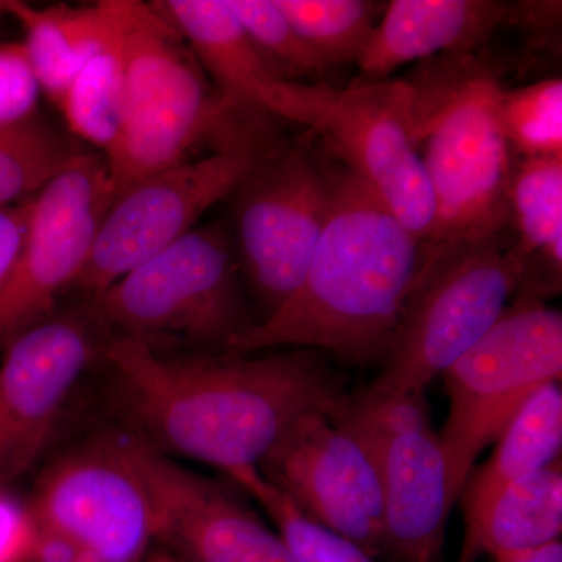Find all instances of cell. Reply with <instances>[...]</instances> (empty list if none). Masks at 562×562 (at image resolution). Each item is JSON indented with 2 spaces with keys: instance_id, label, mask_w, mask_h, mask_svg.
<instances>
[{
  "instance_id": "obj_1",
  "label": "cell",
  "mask_w": 562,
  "mask_h": 562,
  "mask_svg": "<svg viewBox=\"0 0 562 562\" xmlns=\"http://www.w3.org/2000/svg\"><path fill=\"white\" fill-rule=\"evenodd\" d=\"M103 358L128 435L225 473L258 468L295 422L341 416L350 402L341 373L317 350L176 355L110 338Z\"/></svg>"
},
{
  "instance_id": "obj_28",
  "label": "cell",
  "mask_w": 562,
  "mask_h": 562,
  "mask_svg": "<svg viewBox=\"0 0 562 562\" xmlns=\"http://www.w3.org/2000/svg\"><path fill=\"white\" fill-rule=\"evenodd\" d=\"M227 5L255 47L283 79L319 77L328 69L273 0H227Z\"/></svg>"
},
{
  "instance_id": "obj_6",
  "label": "cell",
  "mask_w": 562,
  "mask_h": 562,
  "mask_svg": "<svg viewBox=\"0 0 562 562\" xmlns=\"http://www.w3.org/2000/svg\"><path fill=\"white\" fill-rule=\"evenodd\" d=\"M561 376L560 310L517 291L486 335L441 376L450 408L439 439L457 502L483 450L536 391Z\"/></svg>"
},
{
  "instance_id": "obj_36",
  "label": "cell",
  "mask_w": 562,
  "mask_h": 562,
  "mask_svg": "<svg viewBox=\"0 0 562 562\" xmlns=\"http://www.w3.org/2000/svg\"><path fill=\"white\" fill-rule=\"evenodd\" d=\"M7 16L5 10H3V3L2 0H0V18Z\"/></svg>"
},
{
  "instance_id": "obj_2",
  "label": "cell",
  "mask_w": 562,
  "mask_h": 562,
  "mask_svg": "<svg viewBox=\"0 0 562 562\" xmlns=\"http://www.w3.org/2000/svg\"><path fill=\"white\" fill-rule=\"evenodd\" d=\"M330 209L301 286L227 347L251 355L313 347L368 362L384 357L419 276L424 243L346 166L325 162Z\"/></svg>"
},
{
  "instance_id": "obj_16",
  "label": "cell",
  "mask_w": 562,
  "mask_h": 562,
  "mask_svg": "<svg viewBox=\"0 0 562 562\" xmlns=\"http://www.w3.org/2000/svg\"><path fill=\"white\" fill-rule=\"evenodd\" d=\"M99 351L87 319L70 314L44 317L7 344L0 366L2 483L27 471L43 452L70 392Z\"/></svg>"
},
{
  "instance_id": "obj_33",
  "label": "cell",
  "mask_w": 562,
  "mask_h": 562,
  "mask_svg": "<svg viewBox=\"0 0 562 562\" xmlns=\"http://www.w3.org/2000/svg\"><path fill=\"white\" fill-rule=\"evenodd\" d=\"M495 562H562L561 542L552 543L546 549L536 550V552L520 554V557L503 558Z\"/></svg>"
},
{
  "instance_id": "obj_10",
  "label": "cell",
  "mask_w": 562,
  "mask_h": 562,
  "mask_svg": "<svg viewBox=\"0 0 562 562\" xmlns=\"http://www.w3.org/2000/svg\"><path fill=\"white\" fill-rule=\"evenodd\" d=\"M272 139L183 161L133 184L110 206L74 288L98 295L168 249L217 202L231 198Z\"/></svg>"
},
{
  "instance_id": "obj_31",
  "label": "cell",
  "mask_w": 562,
  "mask_h": 562,
  "mask_svg": "<svg viewBox=\"0 0 562 562\" xmlns=\"http://www.w3.org/2000/svg\"><path fill=\"white\" fill-rule=\"evenodd\" d=\"M33 198L13 205L0 206V292L10 280L24 247L31 224Z\"/></svg>"
},
{
  "instance_id": "obj_14",
  "label": "cell",
  "mask_w": 562,
  "mask_h": 562,
  "mask_svg": "<svg viewBox=\"0 0 562 562\" xmlns=\"http://www.w3.org/2000/svg\"><path fill=\"white\" fill-rule=\"evenodd\" d=\"M110 441L146 490L155 541L180 562H295L280 536L227 487L128 432Z\"/></svg>"
},
{
  "instance_id": "obj_20",
  "label": "cell",
  "mask_w": 562,
  "mask_h": 562,
  "mask_svg": "<svg viewBox=\"0 0 562 562\" xmlns=\"http://www.w3.org/2000/svg\"><path fill=\"white\" fill-rule=\"evenodd\" d=\"M561 460L498 492L483 512L464 524L458 562H476L483 554L520 557L561 542Z\"/></svg>"
},
{
  "instance_id": "obj_12",
  "label": "cell",
  "mask_w": 562,
  "mask_h": 562,
  "mask_svg": "<svg viewBox=\"0 0 562 562\" xmlns=\"http://www.w3.org/2000/svg\"><path fill=\"white\" fill-rule=\"evenodd\" d=\"M114 198L106 160L87 154L33 198L24 247L0 292V347L50 316L58 295L74 288Z\"/></svg>"
},
{
  "instance_id": "obj_4",
  "label": "cell",
  "mask_w": 562,
  "mask_h": 562,
  "mask_svg": "<svg viewBox=\"0 0 562 562\" xmlns=\"http://www.w3.org/2000/svg\"><path fill=\"white\" fill-rule=\"evenodd\" d=\"M528 255L513 231L473 243H424V260L384 355L382 373L355 397L362 402L425 395L486 335L519 291Z\"/></svg>"
},
{
  "instance_id": "obj_19",
  "label": "cell",
  "mask_w": 562,
  "mask_h": 562,
  "mask_svg": "<svg viewBox=\"0 0 562 562\" xmlns=\"http://www.w3.org/2000/svg\"><path fill=\"white\" fill-rule=\"evenodd\" d=\"M128 0H103L92 7L35 9L2 0L7 16L20 21L22 41L40 90L58 106L80 70L120 40Z\"/></svg>"
},
{
  "instance_id": "obj_25",
  "label": "cell",
  "mask_w": 562,
  "mask_h": 562,
  "mask_svg": "<svg viewBox=\"0 0 562 562\" xmlns=\"http://www.w3.org/2000/svg\"><path fill=\"white\" fill-rule=\"evenodd\" d=\"M79 155L35 117L0 125V206L38 194Z\"/></svg>"
},
{
  "instance_id": "obj_17",
  "label": "cell",
  "mask_w": 562,
  "mask_h": 562,
  "mask_svg": "<svg viewBox=\"0 0 562 562\" xmlns=\"http://www.w3.org/2000/svg\"><path fill=\"white\" fill-rule=\"evenodd\" d=\"M149 5L191 44L202 69L235 109L319 131L338 90L283 79L251 43L227 0H161Z\"/></svg>"
},
{
  "instance_id": "obj_22",
  "label": "cell",
  "mask_w": 562,
  "mask_h": 562,
  "mask_svg": "<svg viewBox=\"0 0 562 562\" xmlns=\"http://www.w3.org/2000/svg\"><path fill=\"white\" fill-rule=\"evenodd\" d=\"M509 222L528 255L519 291L543 299L561 290L562 157L517 158L509 187Z\"/></svg>"
},
{
  "instance_id": "obj_34",
  "label": "cell",
  "mask_w": 562,
  "mask_h": 562,
  "mask_svg": "<svg viewBox=\"0 0 562 562\" xmlns=\"http://www.w3.org/2000/svg\"><path fill=\"white\" fill-rule=\"evenodd\" d=\"M146 562H180L173 557L172 553H169L168 550L165 549H155L151 550L149 557H147Z\"/></svg>"
},
{
  "instance_id": "obj_3",
  "label": "cell",
  "mask_w": 562,
  "mask_h": 562,
  "mask_svg": "<svg viewBox=\"0 0 562 562\" xmlns=\"http://www.w3.org/2000/svg\"><path fill=\"white\" fill-rule=\"evenodd\" d=\"M125 120L105 158L116 201L133 184L184 161L202 139L222 149L269 140V117L246 113L211 90L201 63L149 3L127 2L121 33Z\"/></svg>"
},
{
  "instance_id": "obj_35",
  "label": "cell",
  "mask_w": 562,
  "mask_h": 562,
  "mask_svg": "<svg viewBox=\"0 0 562 562\" xmlns=\"http://www.w3.org/2000/svg\"><path fill=\"white\" fill-rule=\"evenodd\" d=\"M2 458H3V430H2V419H0V471H2ZM2 483V480H0Z\"/></svg>"
},
{
  "instance_id": "obj_15",
  "label": "cell",
  "mask_w": 562,
  "mask_h": 562,
  "mask_svg": "<svg viewBox=\"0 0 562 562\" xmlns=\"http://www.w3.org/2000/svg\"><path fill=\"white\" fill-rule=\"evenodd\" d=\"M316 133L416 238L427 241L435 202L413 138L405 81L357 83L336 91Z\"/></svg>"
},
{
  "instance_id": "obj_23",
  "label": "cell",
  "mask_w": 562,
  "mask_h": 562,
  "mask_svg": "<svg viewBox=\"0 0 562 562\" xmlns=\"http://www.w3.org/2000/svg\"><path fill=\"white\" fill-rule=\"evenodd\" d=\"M327 68L360 61L387 3L368 0H273Z\"/></svg>"
},
{
  "instance_id": "obj_13",
  "label": "cell",
  "mask_w": 562,
  "mask_h": 562,
  "mask_svg": "<svg viewBox=\"0 0 562 562\" xmlns=\"http://www.w3.org/2000/svg\"><path fill=\"white\" fill-rule=\"evenodd\" d=\"M27 505L94 562H146L157 542L146 490L110 438L50 464Z\"/></svg>"
},
{
  "instance_id": "obj_30",
  "label": "cell",
  "mask_w": 562,
  "mask_h": 562,
  "mask_svg": "<svg viewBox=\"0 0 562 562\" xmlns=\"http://www.w3.org/2000/svg\"><path fill=\"white\" fill-rule=\"evenodd\" d=\"M35 522L29 505L0 483V562H31Z\"/></svg>"
},
{
  "instance_id": "obj_7",
  "label": "cell",
  "mask_w": 562,
  "mask_h": 562,
  "mask_svg": "<svg viewBox=\"0 0 562 562\" xmlns=\"http://www.w3.org/2000/svg\"><path fill=\"white\" fill-rule=\"evenodd\" d=\"M501 90L494 74L480 77L417 135L435 202L425 243L482 241L512 231L509 187L517 157L495 110Z\"/></svg>"
},
{
  "instance_id": "obj_11",
  "label": "cell",
  "mask_w": 562,
  "mask_h": 562,
  "mask_svg": "<svg viewBox=\"0 0 562 562\" xmlns=\"http://www.w3.org/2000/svg\"><path fill=\"white\" fill-rule=\"evenodd\" d=\"M258 471L313 522L380 558L382 473L372 447L349 424L330 414H306Z\"/></svg>"
},
{
  "instance_id": "obj_32",
  "label": "cell",
  "mask_w": 562,
  "mask_h": 562,
  "mask_svg": "<svg viewBox=\"0 0 562 562\" xmlns=\"http://www.w3.org/2000/svg\"><path fill=\"white\" fill-rule=\"evenodd\" d=\"M31 562H94L77 543L35 524Z\"/></svg>"
},
{
  "instance_id": "obj_9",
  "label": "cell",
  "mask_w": 562,
  "mask_h": 562,
  "mask_svg": "<svg viewBox=\"0 0 562 562\" xmlns=\"http://www.w3.org/2000/svg\"><path fill=\"white\" fill-rule=\"evenodd\" d=\"M339 419L375 452L383 483L380 557L390 562H441L447 520L457 498L439 432L425 395L358 401Z\"/></svg>"
},
{
  "instance_id": "obj_27",
  "label": "cell",
  "mask_w": 562,
  "mask_h": 562,
  "mask_svg": "<svg viewBox=\"0 0 562 562\" xmlns=\"http://www.w3.org/2000/svg\"><path fill=\"white\" fill-rule=\"evenodd\" d=\"M495 110L517 158L562 157L561 79H546L517 90L502 88Z\"/></svg>"
},
{
  "instance_id": "obj_29",
  "label": "cell",
  "mask_w": 562,
  "mask_h": 562,
  "mask_svg": "<svg viewBox=\"0 0 562 562\" xmlns=\"http://www.w3.org/2000/svg\"><path fill=\"white\" fill-rule=\"evenodd\" d=\"M41 90L22 41L0 43V125L35 117Z\"/></svg>"
},
{
  "instance_id": "obj_8",
  "label": "cell",
  "mask_w": 562,
  "mask_h": 562,
  "mask_svg": "<svg viewBox=\"0 0 562 562\" xmlns=\"http://www.w3.org/2000/svg\"><path fill=\"white\" fill-rule=\"evenodd\" d=\"M232 195L239 266L268 317L312 261L330 209L327 171L305 143L273 144Z\"/></svg>"
},
{
  "instance_id": "obj_21",
  "label": "cell",
  "mask_w": 562,
  "mask_h": 562,
  "mask_svg": "<svg viewBox=\"0 0 562 562\" xmlns=\"http://www.w3.org/2000/svg\"><path fill=\"white\" fill-rule=\"evenodd\" d=\"M562 391L550 383L517 409L497 438V447L479 471H472L460 497L464 524L509 484L561 460Z\"/></svg>"
},
{
  "instance_id": "obj_24",
  "label": "cell",
  "mask_w": 562,
  "mask_h": 562,
  "mask_svg": "<svg viewBox=\"0 0 562 562\" xmlns=\"http://www.w3.org/2000/svg\"><path fill=\"white\" fill-rule=\"evenodd\" d=\"M58 109L72 133L99 147L109 157L121 138L125 120L121 36L113 46L80 70L63 95Z\"/></svg>"
},
{
  "instance_id": "obj_5",
  "label": "cell",
  "mask_w": 562,
  "mask_h": 562,
  "mask_svg": "<svg viewBox=\"0 0 562 562\" xmlns=\"http://www.w3.org/2000/svg\"><path fill=\"white\" fill-rule=\"evenodd\" d=\"M235 239L221 222L191 231L91 297L99 327L154 350L222 349L254 327Z\"/></svg>"
},
{
  "instance_id": "obj_18",
  "label": "cell",
  "mask_w": 562,
  "mask_h": 562,
  "mask_svg": "<svg viewBox=\"0 0 562 562\" xmlns=\"http://www.w3.org/2000/svg\"><path fill=\"white\" fill-rule=\"evenodd\" d=\"M513 7L492 0H394L358 61L373 83L395 69L443 54L468 55L512 20Z\"/></svg>"
},
{
  "instance_id": "obj_26",
  "label": "cell",
  "mask_w": 562,
  "mask_h": 562,
  "mask_svg": "<svg viewBox=\"0 0 562 562\" xmlns=\"http://www.w3.org/2000/svg\"><path fill=\"white\" fill-rule=\"evenodd\" d=\"M227 476L260 503L295 562H375L353 542L308 519L258 468L236 469Z\"/></svg>"
}]
</instances>
